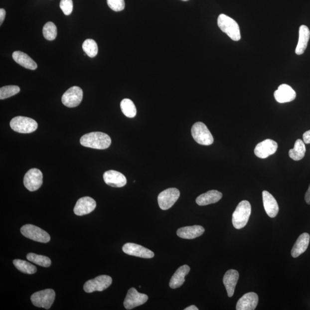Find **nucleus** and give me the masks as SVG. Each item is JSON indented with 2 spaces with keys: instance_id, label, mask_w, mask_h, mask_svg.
<instances>
[{
  "instance_id": "obj_16",
  "label": "nucleus",
  "mask_w": 310,
  "mask_h": 310,
  "mask_svg": "<svg viewBox=\"0 0 310 310\" xmlns=\"http://www.w3.org/2000/svg\"><path fill=\"white\" fill-rule=\"evenodd\" d=\"M103 177L105 183L113 187H123L127 183L126 177L123 173L115 170L105 172Z\"/></svg>"
},
{
  "instance_id": "obj_8",
  "label": "nucleus",
  "mask_w": 310,
  "mask_h": 310,
  "mask_svg": "<svg viewBox=\"0 0 310 310\" xmlns=\"http://www.w3.org/2000/svg\"><path fill=\"white\" fill-rule=\"evenodd\" d=\"M180 191L176 188H169L160 192L158 195V203L161 210L171 208L179 199Z\"/></svg>"
},
{
  "instance_id": "obj_13",
  "label": "nucleus",
  "mask_w": 310,
  "mask_h": 310,
  "mask_svg": "<svg viewBox=\"0 0 310 310\" xmlns=\"http://www.w3.org/2000/svg\"><path fill=\"white\" fill-rule=\"evenodd\" d=\"M278 148L277 142L271 139H266L256 146L255 154L257 157L266 158L277 152Z\"/></svg>"
},
{
  "instance_id": "obj_40",
  "label": "nucleus",
  "mask_w": 310,
  "mask_h": 310,
  "mask_svg": "<svg viewBox=\"0 0 310 310\" xmlns=\"http://www.w3.org/2000/svg\"><path fill=\"white\" fill-rule=\"evenodd\" d=\"M182 1H188V0H182Z\"/></svg>"
},
{
  "instance_id": "obj_18",
  "label": "nucleus",
  "mask_w": 310,
  "mask_h": 310,
  "mask_svg": "<svg viewBox=\"0 0 310 310\" xmlns=\"http://www.w3.org/2000/svg\"><path fill=\"white\" fill-rule=\"evenodd\" d=\"M259 297L255 293H249L242 297L236 305L237 310H253L258 305Z\"/></svg>"
},
{
  "instance_id": "obj_6",
  "label": "nucleus",
  "mask_w": 310,
  "mask_h": 310,
  "mask_svg": "<svg viewBox=\"0 0 310 310\" xmlns=\"http://www.w3.org/2000/svg\"><path fill=\"white\" fill-rule=\"evenodd\" d=\"M55 298V291L52 289H46L33 294L31 301L36 307L48 310L54 303Z\"/></svg>"
},
{
  "instance_id": "obj_34",
  "label": "nucleus",
  "mask_w": 310,
  "mask_h": 310,
  "mask_svg": "<svg viewBox=\"0 0 310 310\" xmlns=\"http://www.w3.org/2000/svg\"><path fill=\"white\" fill-rule=\"evenodd\" d=\"M60 7L64 14L66 16H69L73 12V0H61L60 2Z\"/></svg>"
},
{
  "instance_id": "obj_14",
  "label": "nucleus",
  "mask_w": 310,
  "mask_h": 310,
  "mask_svg": "<svg viewBox=\"0 0 310 310\" xmlns=\"http://www.w3.org/2000/svg\"><path fill=\"white\" fill-rule=\"evenodd\" d=\"M123 251L127 255L144 259H151L155 256L154 253L150 249L134 243L125 244L123 247Z\"/></svg>"
},
{
  "instance_id": "obj_17",
  "label": "nucleus",
  "mask_w": 310,
  "mask_h": 310,
  "mask_svg": "<svg viewBox=\"0 0 310 310\" xmlns=\"http://www.w3.org/2000/svg\"><path fill=\"white\" fill-rule=\"evenodd\" d=\"M296 92L290 86L287 84L280 85L274 93L275 100L281 104L293 101L296 99Z\"/></svg>"
},
{
  "instance_id": "obj_36",
  "label": "nucleus",
  "mask_w": 310,
  "mask_h": 310,
  "mask_svg": "<svg viewBox=\"0 0 310 310\" xmlns=\"http://www.w3.org/2000/svg\"><path fill=\"white\" fill-rule=\"evenodd\" d=\"M303 139L305 144H310V130L305 132L303 135Z\"/></svg>"
},
{
  "instance_id": "obj_7",
  "label": "nucleus",
  "mask_w": 310,
  "mask_h": 310,
  "mask_svg": "<svg viewBox=\"0 0 310 310\" xmlns=\"http://www.w3.org/2000/svg\"><path fill=\"white\" fill-rule=\"evenodd\" d=\"M20 231L24 237L39 243H47L51 239L50 235L45 230L31 224L22 226Z\"/></svg>"
},
{
  "instance_id": "obj_1",
  "label": "nucleus",
  "mask_w": 310,
  "mask_h": 310,
  "mask_svg": "<svg viewBox=\"0 0 310 310\" xmlns=\"http://www.w3.org/2000/svg\"><path fill=\"white\" fill-rule=\"evenodd\" d=\"M111 143V138L100 132H91L83 136L80 139L82 146L97 150L107 149L110 147Z\"/></svg>"
},
{
  "instance_id": "obj_37",
  "label": "nucleus",
  "mask_w": 310,
  "mask_h": 310,
  "mask_svg": "<svg viewBox=\"0 0 310 310\" xmlns=\"http://www.w3.org/2000/svg\"><path fill=\"white\" fill-rule=\"evenodd\" d=\"M6 16V12L4 9H0V25H2L3 21H4Z\"/></svg>"
},
{
  "instance_id": "obj_3",
  "label": "nucleus",
  "mask_w": 310,
  "mask_h": 310,
  "mask_svg": "<svg viewBox=\"0 0 310 310\" xmlns=\"http://www.w3.org/2000/svg\"><path fill=\"white\" fill-rule=\"evenodd\" d=\"M219 28L234 41L241 39V33L239 24L232 18L221 14L218 16L217 21Z\"/></svg>"
},
{
  "instance_id": "obj_33",
  "label": "nucleus",
  "mask_w": 310,
  "mask_h": 310,
  "mask_svg": "<svg viewBox=\"0 0 310 310\" xmlns=\"http://www.w3.org/2000/svg\"><path fill=\"white\" fill-rule=\"evenodd\" d=\"M19 87L14 85L3 86L0 89V100H5L6 98L12 97L19 93Z\"/></svg>"
},
{
  "instance_id": "obj_29",
  "label": "nucleus",
  "mask_w": 310,
  "mask_h": 310,
  "mask_svg": "<svg viewBox=\"0 0 310 310\" xmlns=\"http://www.w3.org/2000/svg\"><path fill=\"white\" fill-rule=\"evenodd\" d=\"M120 107L123 114L128 118H134L137 113V110H136L133 101L128 98L121 102Z\"/></svg>"
},
{
  "instance_id": "obj_28",
  "label": "nucleus",
  "mask_w": 310,
  "mask_h": 310,
  "mask_svg": "<svg viewBox=\"0 0 310 310\" xmlns=\"http://www.w3.org/2000/svg\"><path fill=\"white\" fill-rule=\"evenodd\" d=\"M13 263L15 267L22 273L31 275L35 274L37 271V268L35 266L26 261L16 259L13 260Z\"/></svg>"
},
{
  "instance_id": "obj_35",
  "label": "nucleus",
  "mask_w": 310,
  "mask_h": 310,
  "mask_svg": "<svg viewBox=\"0 0 310 310\" xmlns=\"http://www.w3.org/2000/svg\"><path fill=\"white\" fill-rule=\"evenodd\" d=\"M109 7L115 12H120L125 8L124 0H107Z\"/></svg>"
},
{
  "instance_id": "obj_31",
  "label": "nucleus",
  "mask_w": 310,
  "mask_h": 310,
  "mask_svg": "<svg viewBox=\"0 0 310 310\" xmlns=\"http://www.w3.org/2000/svg\"><path fill=\"white\" fill-rule=\"evenodd\" d=\"M83 50L90 58H94L98 54V48L96 41L93 39H86L82 44Z\"/></svg>"
},
{
  "instance_id": "obj_27",
  "label": "nucleus",
  "mask_w": 310,
  "mask_h": 310,
  "mask_svg": "<svg viewBox=\"0 0 310 310\" xmlns=\"http://www.w3.org/2000/svg\"><path fill=\"white\" fill-rule=\"evenodd\" d=\"M306 151L304 142L298 139L295 143L294 149L289 151V156L295 161L301 160L305 157Z\"/></svg>"
},
{
  "instance_id": "obj_38",
  "label": "nucleus",
  "mask_w": 310,
  "mask_h": 310,
  "mask_svg": "<svg viewBox=\"0 0 310 310\" xmlns=\"http://www.w3.org/2000/svg\"><path fill=\"white\" fill-rule=\"evenodd\" d=\"M306 203L308 204V205H310V184L308 190L305 194V197Z\"/></svg>"
},
{
  "instance_id": "obj_39",
  "label": "nucleus",
  "mask_w": 310,
  "mask_h": 310,
  "mask_svg": "<svg viewBox=\"0 0 310 310\" xmlns=\"http://www.w3.org/2000/svg\"><path fill=\"white\" fill-rule=\"evenodd\" d=\"M184 310H198V309L196 308L195 306L191 305L190 306H189V307H187V308L184 309Z\"/></svg>"
},
{
  "instance_id": "obj_5",
  "label": "nucleus",
  "mask_w": 310,
  "mask_h": 310,
  "mask_svg": "<svg viewBox=\"0 0 310 310\" xmlns=\"http://www.w3.org/2000/svg\"><path fill=\"white\" fill-rule=\"evenodd\" d=\"M191 134L194 141L202 146H210L214 142V138L205 124L196 123L191 128Z\"/></svg>"
},
{
  "instance_id": "obj_2",
  "label": "nucleus",
  "mask_w": 310,
  "mask_h": 310,
  "mask_svg": "<svg viewBox=\"0 0 310 310\" xmlns=\"http://www.w3.org/2000/svg\"><path fill=\"white\" fill-rule=\"evenodd\" d=\"M252 208L247 200H243L236 207L232 216V223L234 228L241 229L247 225L251 216Z\"/></svg>"
},
{
  "instance_id": "obj_11",
  "label": "nucleus",
  "mask_w": 310,
  "mask_h": 310,
  "mask_svg": "<svg viewBox=\"0 0 310 310\" xmlns=\"http://www.w3.org/2000/svg\"><path fill=\"white\" fill-rule=\"evenodd\" d=\"M149 297L145 294L138 292L135 288H131L128 291L124 306L127 310H132L146 303Z\"/></svg>"
},
{
  "instance_id": "obj_24",
  "label": "nucleus",
  "mask_w": 310,
  "mask_h": 310,
  "mask_svg": "<svg viewBox=\"0 0 310 310\" xmlns=\"http://www.w3.org/2000/svg\"><path fill=\"white\" fill-rule=\"evenodd\" d=\"M12 57L15 62L19 64L25 69L35 70L37 69L36 63L25 53L21 51H14Z\"/></svg>"
},
{
  "instance_id": "obj_22",
  "label": "nucleus",
  "mask_w": 310,
  "mask_h": 310,
  "mask_svg": "<svg viewBox=\"0 0 310 310\" xmlns=\"http://www.w3.org/2000/svg\"><path fill=\"white\" fill-rule=\"evenodd\" d=\"M310 236L307 233L302 234L298 237L296 243L294 245L292 251H291V255H292L293 258H298V257L307 250L310 243Z\"/></svg>"
},
{
  "instance_id": "obj_19",
  "label": "nucleus",
  "mask_w": 310,
  "mask_h": 310,
  "mask_svg": "<svg viewBox=\"0 0 310 310\" xmlns=\"http://www.w3.org/2000/svg\"><path fill=\"white\" fill-rule=\"evenodd\" d=\"M263 200L264 209L268 216L274 218L278 215L279 207L277 200L269 192L263 191Z\"/></svg>"
},
{
  "instance_id": "obj_10",
  "label": "nucleus",
  "mask_w": 310,
  "mask_h": 310,
  "mask_svg": "<svg viewBox=\"0 0 310 310\" xmlns=\"http://www.w3.org/2000/svg\"><path fill=\"white\" fill-rule=\"evenodd\" d=\"M43 184V173L40 170L32 168L25 173L24 177V184L30 191H35Z\"/></svg>"
},
{
  "instance_id": "obj_26",
  "label": "nucleus",
  "mask_w": 310,
  "mask_h": 310,
  "mask_svg": "<svg viewBox=\"0 0 310 310\" xmlns=\"http://www.w3.org/2000/svg\"><path fill=\"white\" fill-rule=\"evenodd\" d=\"M310 37V31L307 26L302 25L300 28V36L296 50L297 55L303 54L306 48L308 47V42Z\"/></svg>"
},
{
  "instance_id": "obj_23",
  "label": "nucleus",
  "mask_w": 310,
  "mask_h": 310,
  "mask_svg": "<svg viewBox=\"0 0 310 310\" xmlns=\"http://www.w3.org/2000/svg\"><path fill=\"white\" fill-rule=\"evenodd\" d=\"M190 271V268L187 265L180 267L170 280L169 287L172 289H175L182 286L185 282L184 278Z\"/></svg>"
},
{
  "instance_id": "obj_32",
  "label": "nucleus",
  "mask_w": 310,
  "mask_h": 310,
  "mask_svg": "<svg viewBox=\"0 0 310 310\" xmlns=\"http://www.w3.org/2000/svg\"><path fill=\"white\" fill-rule=\"evenodd\" d=\"M43 36L48 40H54L57 36V28L52 22H48L43 26Z\"/></svg>"
},
{
  "instance_id": "obj_4",
  "label": "nucleus",
  "mask_w": 310,
  "mask_h": 310,
  "mask_svg": "<svg viewBox=\"0 0 310 310\" xmlns=\"http://www.w3.org/2000/svg\"><path fill=\"white\" fill-rule=\"evenodd\" d=\"M10 126L18 133L30 134L37 130L38 125L35 120L29 117L17 116L10 121Z\"/></svg>"
},
{
  "instance_id": "obj_12",
  "label": "nucleus",
  "mask_w": 310,
  "mask_h": 310,
  "mask_svg": "<svg viewBox=\"0 0 310 310\" xmlns=\"http://www.w3.org/2000/svg\"><path fill=\"white\" fill-rule=\"evenodd\" d=\"M83 98V91L78 86L71 87L63 94L62 102L68 108H74L81 104Z\"/></svg>"
},
{
  "instance_id": "obj_21",
  "label": "nucleus",
  "mask_w": 310,
  "mask_h": 310,
  "mask_svg": "<svg viewBox=\"0 0 310 310\" xmlns=\"http://www.w3.org/2000/svg\"><path fill=\"white\" fill-rule=\"evenodd\" d=\"M205 232L203 227L199 225L183 227L177 230V235L184 239H194Z\"/></svg>"
},
{
  "instance_id": "obj_9",
  "label": "nucleus",
  "mask_w": 310,
  "mask_h": 310,
  "mask_svg": "<svg viewBox=\"0 0 310 310\" xmlns=\"http://www.w3.org/2000/svg\"><path fill=\"white\" fill-rule=\"evenodd\" d=\"M112 279L108 275H101L85 283L84 289L87 293L103 291L112 285Z\"/></svg>"
},
{
  "instance_id": "obj_15",
  "label": "nucleus",
  "mask_w": 310,
  "mask_h": 310,
  "mask_svg": "<svg viewBox=\"0 0 310 310\" xmlns=\"http://www.w3.org/2000/svg\"><path fill=\"white\" fill-rule=\"evenodd\" d=\"M96 207L95 200L89 196H85L78 199L74 207V212L78 216H82V215L92 213Z\"/></svg>"
},
{
  "instance_id": "obj_20",
  "label": "nucleus",
  "mask_w": 310,
  "mask_h": 310,
  "mask_svg": "<svg viewBox=\"0 0 310 310\" xmlns=\"http://www.w3.org/2000/svg\"><path fill=\"white\" fill-rule=\"evenodd\" d=\"M239 279V273L237 271L230 270L226 272L223 278V282L229 297H233Z\"/></svg>"
},
{
  "instance_id": "obj_25",
  "label": "nucleus",
  "mask_w": 310,
  "mask_h": 310,
  "mask_svg": "<svg viewBox=\"0 0 310 310\" xmlns=\"http://www.w3.org/2000/svg\"><path fill=\"white\" fill-rule=\"evenodd\" d=\"M222 197V194L217 190H210L202 194L196 199V202L199 206H206L217 203Z\"/></svg>"
},
{
  "instance_id": "obj_30",
  "label": "nucleus",
  "mask_w": 310,
  "mask_h": 310,
  "mask_svg": "<svg viewBox=\"0 0 310 310\" xmlns=\"http://www.w3.org/2000/svg\"><path fill=\"white\" fill-rule=\"evenodd\" d=\"M26 259L29 262L37 264V265L43 267H49L51 266V261L48 257L35 254V253H29L26 255Z\"/></svg>"
}]
</instances>
